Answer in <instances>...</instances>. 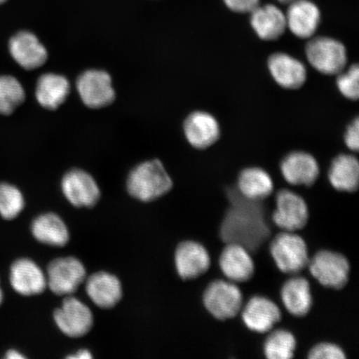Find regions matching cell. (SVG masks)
Here are the masks:
<instances>
[{
    "mask_svg": "<svg viewBox=\"0 0 359 359\" xmlns=\"http://www.w3.org/2000/svg\"><path fill=\"white\" fill-rule=\"evenodd\" d=\"M230 206L224 215L219 236L226 244L244 246L255 253L271 236L262 201L245 198L236 187L227 188Z\"/></svg>",
    "mask_w": 359,
    "mask_h": 359,
    "instance_id": "obj_1",
    "label": "cell"
},
{
    "mask_svg": "<svg viewBox=\"0 0 359 359\" xmlns=\"http://www.w3.org/2000/svg\"><path fill=\"white\" fill-rule=\"evenodd\" d=\"M173 182L161 161H144L130 172L127 188L133 198L149 202L160 198L172 190Z\"/></svg>",
    "mask_w": 359,
    "mask_h": 359,
    "instance_id": "obj_2",
    "label": "cell"
},
{
    "mask_svg": "<svg viewBox=\"0 0 359 359\" xmlns=\"http://www.w3.org/2000/svg\"><path fill=\"white\" fill-rule=\"evenodd\" d=\"M269 250L280 271L296 275L308 267V246L302 236L294 232L280 233L271 241Z\"/></svg>",
    "mask_w": 359,
    "mask_h": 359,
    "instance_id": "obj_3",
    "label": "cell"
},
{
    "mask_svg": "<svg viewBox=\"0 0 359 359\" xmlns=\"http://www.w3.org/2000/svg\"><path fill=\"white\" fill-rule=\"evenodd\" d=\"M307 60L318 72L325 75H338L348 62L346 48L339 40L317 37L307 43Z\"/></svg>",
    "mask_w": 359,
    "mask_h": 359,
    "instance_id": "obj_4",
    "label": "cell"
},
{
    "mask_svg": "<svg viewBox=\"0 0 359 359\" xmlns=\"http://www.w3.org/2000/svg\"><path fill=\"white\" fill-rule=\"evenodd\" d=\"M203 304L214 318L224 321L238 316L243 304V296L234 283L217 280L205 289Z\"/></svg>",
    "mask_w": 359,
    "mask_h": 359,
    "instance_id": "obj_5",
    "label": "cell"
},
{
    "mask_svg": "<svg viewBox=\"0 0 359 359\" xmlns=\"http://www.w3.org/2000/svg\"><path fill=\"white\" fill-rule=\"evenodd\" d=\"M308 267L314 279L323 286L341 290L348 282L350 264L346 257L330 250H320L309 259Z\"/></svg>",
    "mask_w": 359,
    "mask_h": 359,
    "instance_id": "obj_6",
    "label": "cell"
},
{
    "mask_svg": "<svg viewBox=\"0 0 359 359\" xmlns=\"http://www.w3.org/2000/svg\"><path fill=\"white\" fill-rule=\"evenodd\" d=\"M86 269L77 258L53 259L47 269V287L57 295L69 296L75 293L86 280Z\"/></svg>",
    "mask_w": 359,
    "mask_h": 359,
    "instance_id": "obj_7",
    "label": "cell"
},
{
    "mask_svg": "<svg viewBox=\"0 0 359 359\" xmlns=\"http://www.w3.org/2000/svg\"><path fill=\"white\" fill-rule=\"evenodd\" d=\"M56 325L65 335L70 338H80L86 335L93 325L91 309L73 296H67L55 314Z\"/></svg>",
    "mask_w": 359,
    "mask_h": 359,
    "instance_id": "obj_8",
    "label": "cell"
},
{
    "mask_svg": "<svg viewBox=\"0 0 359 359\" xmlns=\"http://www.w3.org/2000/svg\"><path fill=\"white\" fill-rule=\"evenodd\" d=\"M85 105L90 109H102L115 100L111 76L105 71L91 69L81 74L76 83Z\"/></svg>",
    "mask_w": 359,
    "mask_h": 359,
    "instance_id": "obj_9",
    "label": "cell"
},
{
    "mask_svg": "<svg viewBox=\"0 0 359 359\" xmlns=\"http://www.w3.org/2000/svg\"><path fill=\"white\" fill-rule=\"evenodd\" d=\"M306 202L302 196L290 190H281L276 195V209L273 222L278 227L288 232L302 230L309 222Z\"/></svg>",
    "mask_w": 359,
    "mask_h": 359,
    "instance_id": "obj_10",
    "label": "cell"
},
{
    "mask_svg": "<svg viewBox=\"0 0 359 359\" xmlns=\"http://www.w3.org/2000/svg\"><path fill=\"white\" fill-rule=\"evenodd\" d=\"M61 187L66 199L75 208H93L100 199L101 191L95 179L83 170L67 172L62 179Z\"/></svg>",
    "mask_w": 359,
    "mask_h": 359,
    "instance_id": "obj_11",
    "label": "cell"
},
{
    "mask_svg": "<svg viewBox=\"0 0 359 359\" xmlns=\"http://www.w3.org/2000/svg\"><path fill=\"white\" fill-rule=\"evenodd\" d=\"M175 264L182 280H194L208 271L210 257L208 250L198 242L187 241L178 245Z\"/></svg>",
    "mask_w": 359,
    "mask_h": 359,
    "instance_id": "obj_12",
    "label": "cell"
},
{
    "mask_svg": "<svg viewBox=\"0 0 359 359\" xmlns=\"http://www.w3.org/2000/svg\"><path fill=\"white\" fill-rule=\"evenodd\" d=\"M8 48L13 60L26 70L39 69L48 60L46 48L37 36L29 31H21L13 35Z\"/></svg>",
    "mask_w": 359,
    "mask_h": 359,
    "instance_id": "obj_13",
    "label": "cell"
},
{
    "mask_svg": "<svg viewBox=\"0 0 359 359\" xmlns=\"http://www.w3.org/2000/svg\"><path fill=\"white\" fill-rule=\"evenodd\" d=\"M183 129L188 142L200 150L212 147L221 136L218 121L206 111L192 112L185 120Z\"/></svg>",
    "mask_w": 359,
    "mask_h": 359,
    "instance_id": "obj_14",
    "label": "cell"
},
{
    "mask_svg": "<svg viewBox=\"0 0 359 359\" xmlns=\"http://www.w3.org/2000/svg\"><path fill=\"white\" fill-rule=\"evenodd\" d=\"M280 170L285 181L293 186L311 187L320 176L318 161L308 152L293 151L280 163Z\"/></svg>",
    "mask_w": 359,
    "mask_h": 359,
    "instance_id": "obj_15",
    "label": "cell"
},
{
    "mask_svg": "<svg viewBox=\"0 0 359 359\" xmlns=\"http://www.w3.org/2000/svg\"><path fill=\"white\" fill-rule=\"evenodd\" d=\"M241 316L249 330L266 334L280 321L281 311L272 300L262 296H255L247 302Z\"/></svg>",
    "mask_w": 359,
    "mask_h": 359,
    "instance_id": "obj_16",
    "label": "cell"
},
{
    "mask_svg": "<svg viewBox=\"0 0 359 359\" xmlns=\"http://www.w3.org/2000/svg\"><path fill=\"white\" fill-rule=\"evenodd\" d=\"M288 4L285 15L287 28L298 38H311L320 24V8L311 0H294Z\"/></svg>",
    "mask_w": 359,
    "mask_h": 359,
    "instance_id": "obj_17",
    "label": "cell"
},
{
    "mask_svg": "<svg viewBox=\"0 0 359 359\" xmlns=\"http://www.w3.org/2000/svg\"><path fill=\"white\" fill-rule=\"evenodd\" d=\"M268 69L273 80L282 88L298 89L306 82V67L288 53H273L268 60Z\"/></svg>",
    "mask_w": 359,
    "mask_h": 359,
    "instance_id": "obj_18",
    "label": "cell"
},
{
    "mask_svg": "<svg viewBox=\"0 0 359 359\" xmlns=\"http://www.w3.org/2000/svg\"><path fill=\"white\" fill-rule=\"evenodd\" d=\"M10 279L13 289L21 295L40 294L47 288L46 275L29 259H19L13 262Z\"/></svg>",
    "mask_w": 359,
    "mask_h": 359,
    "instance_id": "obj_19",
    "label": "cell"
},
{
    "mask_svg": "<svg viewBox=\"0 0 359 359\" xmlns=\"http://www.w3.org/2000/svg\"><path fill=\"white\" fill-rule=\"evenodd\" d=\"M219 264L223 275L231 282L244 283L254 276V260L249 251L239 244H226L219 257Z\"/></svg>",
    "mask_w": 359,
    "mask_h": 359,
    "instance_id": "obj_20",
    "label": "cell"
},
{
    "mask_svg": "<svg viewBox=\"0 0 359 359\" xmlns=\"http://www.w3.org/2000/svg\"><path fill=\"white\" fill-rule=\"evenodd\" d=\"M86 292L97 307L111 309L123 297V287L118 277L109 272L100 271L87 278Z\"/></svg>",
    "mask_w": 359,
    "mask_h": 359,
    "instance_id": "obj_21",
    "label": "cell"
},
{
    "mask_svg": "<svg viewBox=\"0 0 359 359\" xmlns=\"http://www.w3.org/2000/svg\"><path fill=\"white\" fill-rule=\"evenodd\" d=\"M250 13L251 26L259 39L272 41L285 33V13L277 6L273 4L259 6Z\"/></svg>",
    "mask_w": 359,
    "mask_h": 359,
    "instance_id": "obj_22",
    "label": "cell"
},
{
    "mask_svg": "<svg viewBox=\"0 0 359 359\" xmlns=\"http://www.w3.org/2000/svg\"><path fill=\"white\" fill-rule=\"evenodd\" d=\"M280 296L287 311L296 317L307 316L313 306L311 285L304 277L287 280L282 286Z\"/></svg>",
    "mask_w": 359,
    "mask_h": 359,
    "instance_id": "obj_23",
    "label": "cell"
},
{
    "mask_svg": "<svg viewBox=\"0 0 359 359\" xmlns=\"http://www.w3.org/2000/svg\"><path fill=\"white\" fill-rule=\"evenodd\" d=\"M70 83L65 76L43 74L36 85V100L44 109L55 110L64 103L70 93Z\"/></svg>",
    "mask_w": 359,
    "mask_h": 359,
    "instance_id": "obj_24",
    "label": "cell"
},
{
    "mask_svg": "<svg viewBox=\"0 0 359 359\" xmlns=\"http://www.w3.org/2000/svg\"><path fill=\"white\" fill-rule=\"evenodd\" d=\"M31 231L36 240L49 246L62 247L69 241V229L55 213L39 215L34 219Z\"/></svg>",
    "mask_w": 359,
    "mask_h": 359,
    "instance_id": "obj_25",
    "label": "cell"
},
{
    "mask_svg": "<svg viewBox=\"0 0 359 359\" xmlns=\"http://www.w3.org/2000/svg\"><path fill=\"white\" fill-rule=\"evenodd\" d=\"M329 181L337 191L353 193L359 184V164L355 156L341 154L332 161Z\"/></svg>",
    "mask_w": 359,
    "mask_h": 359,
    "instance_id": "obj_26",
    "label": "cell"
},
{
    "mask_svg": "<svg viewBox=\"0 0 359 359\" xmlns=\"http://www.w3.org/2000/svg\"><path fill=\"white\" fill-rule=\"evenodd\" d=\"M236 188L245 198L263 201L272 194L273 182L266 170L259 168H248L240 173Z\"/></svg>",
    "mask_w": 359,
    "mask_h": 359,
    "instance_id": "obj_27",
    "label": "cell"
},
{
    "mask_svg": "<svg viewBox=\"0 0 359 359\" xmlns=\"http://www.w3.org/2000/svg\"><path fill=\"white\" fill-rule=\"evenodd\" d=\"M297 346L295 337L287 330H276L269 334L264 343V353L268 359L294 358Z\"/></svg>",
    "mask_w": 359,
    "mask_h": 359,
    "instance_id": "obj_28",
    "label": "cell"
},
{
    "mask_svg": "<svg viewBox=\"0 0 359 359\" xmlns=\"http://www.w3.org/2000/svg\"><path fill=\"white\" fill-rule=\"evenodd\" d=\"M25 100L22 84L12 76H0V114L11 115Z\"/></svg>",
    "mask_w": 359,
    "mask_h": 359,
    "instance_id": "obj_29",
    "label": "cell"
},
{
    "mask_svg": "<svg viewBox=\"0 0 359 359\" xmlns=\"http://www.w3.org/2000/svg\"><path fill=\"white\" fill-rule=\"evenodd\" d=\"M25 208V198L15 186L0 183V215L4 219H13Z\"/></svg>",
    "mask_w": 359,
    "mask_h": 359,
    "instance_id": "obj_30",
    "label": "cell"
},
{
    "mask_svg": "<svg viewBox=\"0 0 359 359\" xmlns=\"http://www.w3.org/2000/svg\"><path fill=\"white\" fill-rule=\"evenodd\" d=\"M337 87L343 96L349 100H358L359 95V69L354 65L344 72L343 70L337 78Z\"/></svg>",
    "mask_w": 359,
    "mask_h": 359,
    "instance_id": "obj_31",
    "label": "cell"
},
{
    "mask_svg": "<svg viewBox=\"0 0 359 359\" xmlns=\"http://www.w3.org/2000/svg\"><path fill=\"white\" fill-rule=\"evenodd\" d=\"M346 358L344 350L338 345L331 343H320L309 352V359H344Z\"/></svg>",
    "mask_w": 359,
    "mask_h": 359,
    "instance_id": "obj_32",
    "label": "cell"
},
{
    "mask_svg": "<svg viewBox=\"0 0 359 359\" xmlns=\"http://www.w3.org/2000/svg\"><path fill=\"white\" fill-rule=\"evenodd\" d=\"M223 1L231 11L245 13L252 12L259 6L260 0H223Z\"/></svg>",
    "mask_w": 359,
    "mask_h": 359,
    "instance_id": "obj_33",
    "label": "cell"
},
{
    "mask_svg": "<svg viewBox=\"0 0 359 359\" xmlns=\"http://www.w3.org/2000/svg\"><path fill=\"white\" fill-rule=\"evenodd\" d=\"M344 142L349 150L358 151L359 147V121L358 118L348 125L344 135Z\"/></svg>",
    "mask_w": 359,
    "mask_h": 359,
    "instance_id": "obj_34",
    "label": "cell"
},
{
    "mask_svg": "<svg viewBox=\"0 0 359 359\" xmlns=\"http://www.w3.org/2000/svg\"><path fill=\"white\" fill-rule=\"evenodd\" d=\"M92 358L93 355L91 353H90L87 349L79 350V351L76 353V354H73V355L67 357V358L73 359H89Z\"/></svg>",
    "mask_w": 359,
    "mask_h": 359,
    "instance_id": "obj_35",
    "label": "cell"
},
{
    "mask_svg": "<svg viewBox=\"0 0 359 359\" xmlns=\"http://www.w3.org/2000/svg\"><path fill=\"white\" fill-rule=\"evenodd\" d=\"M7 358H24L25 357L22 355L19 352L15 351V350H11V351H8L6 354Z\"/></svg>",
    "mask_w": 359,
    "mask_h": 359,
    "instance_id": "obj_36",
    "label": "cell"
},
{
    "mask_svg": "<svg viewBox=\"0 0 359 359\" xmlns=\"http://www.w3.org/2000/svg\"><path fill=\"white\" fill-rule=\"evenodd\" d=\"M279 1L282 4H290L292 1H294V0H279Z\"/></svg>",
    "mask_w": 359,
    "mask_h": 359,
    "instance_id": "obj_37",
    "label": "cell"
},
{
    "mask_svg": "<svg viewBox=\"0 0 359 359\" xmlns=\"http://www.w3.org/2000/svg\"><path fill=\"white\" fill-rule=\"evenodd\" d=\"M3 302V292L1 289H0V304H2Z\"/></svg>",
    "mask_w": 359,
    "mask_h": 359,
    "instance_id": "obj_38",
    "label": "cell"
},
{
    "mask_svg": "<svg viewBox=\"0 0 359 359\" xmlns=\"http://www.w3.org/2000/svg\"><path fill=\"white\" fill-rule=\"evenodd\" d=\"M6 1H7V0H0V4L6 3Z\"/></svg>",
    "mask_w": 359,
    "mask_h": 359,
    "instance_id": "obj_39",
    "label": "cell"
}]
</instances>
